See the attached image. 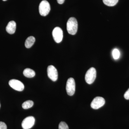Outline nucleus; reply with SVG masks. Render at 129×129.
<instances>
[{
  "label": "nucleus",
  "mask_w": 129,
  "mask_h": 129,
  "mask_svg": "<svg viewBox=\"0 0 129 129\" xmlns=\"http://www.w3.org/2000/svg\"><path fill=\"white\" fill-rule=\"evenodd\" d=\"M34 104V102L32 101L29 100L24 102L22 104V107L24 109H28L33 107Z\"/></svg>",
  "instance_id": "nucleus-14"
},
{
  "label": "nucleus",
  "mask_w": 129,
  "mask_h": 129,
  "mask_svg": "<svg viewBox=\"0 0 129 129\" xmlns=\"http://www.w3.org/2000/svg\"><path fill=\"white\" fill-rule=\"evenodd\" d=\"M0 129H7L6 124L4 122H0Z\"/></svg>",
  "instance_id": "nucleus-17"
},
{
  "label": "nucleus",
  "mask_w": 129,
  "mask_h": 129,
  "mask_svg": "<svg viewBox=\"0 0 129 129\" xmlns=\"http://www.w3.org/2000/svg\"><path fill=\"white\" fill-rule=\"evenodd\" d=\"M35 41V39L33 36H29L25 40V46L27 48H30L33 45Z\"/></svg>",
  "instance_id": "nucleus-11"
},
{
  "label": "nucleus",
  "mask_w": 129,
  "mask_h": 129,
  "mask_svg": "<svg viewBox=\"0 0 129 129\" xmlns=\"http://www.w3.org/2000/svg\"><path fill=\"white\" fill-rule=\"evenodd\" d=\"M23 74L25 77L28 78H33L35 75V71L29 68H27L24 69L23 71Z\"/></svg>",
  "instance_id": "nucleus-12"
},
{
  "label": "nucleus",
  "mask_w": 129,
  "mask_h": 129,
  "mask_svg": "<svg viewBox=\"0 0 129 129\" xmlns=\"http://www.w3.org/2000/svg\"><path fill=\"white\" fill-rule=\"evenodd\" d=\"M118 1L119 0H103L105 5L109 7L115 6L118 3Z\"/></svg>",
  "instance_id": "nucleus-13"
},
{
  "label": "nucleus",
  "mask_w": 129,
  "mask_h": 129,
  "mask_svg": "<svg viewBox=\"0 0 129 129\" xmlns=\"http://www.w3.org/2000/svg\"><path fill=\"white\" fill-rule=\"evenodd\" d=\"M96 72L94 68H91L88 70L86 73L85 80L86 82L89 84H92L96 78Z\"/></svg>",
  "instance_id": "nucleus-3"
},
{
  "label": "nucleus",
  "mask_w": 129,
  "mask_h": 129,
  "mask_svg": "<svg viewBox=\"0 0 129 129\" xmlns=\"http://www.w3.org/2000/svg\"><path fill=\"white\" fill-rule=\"evenodd\" d=\"M3 1H7V0H3Z\"/></svg>",
  "instance_id": "nucleus-20"
},
{
  "label": "nucleus",
  "mask_w": 129,
  "mask_h": 129,
  "mask_svg": "<svg viewBox=\"0 0 129 129\" xmlns=\"http://www.w3.org/2000/svg\"><path fill=\"white\" fill-rule=\"evenodd\" d=\"M105 103V100L102 97L95 98L91 103V107L93 109H97L103 107Z\"/></svg>",
  "instance_id": "nucleus-5"
},
{
  "label": "nucleus",
  "mask_w": 129,
  "mask_h": 129,
  "mask_svg": "<svg viewBox=\"0 0 129 129\" xmlns=\"http://www.w3.org/2000/svg\"><path fill=\"white\" fill-rule=\"evenodd\" d=\"M0 107H1V104H0Z\"/></svg>",
  "instance_id": "nucleus-21"
},
{
  "label": "nucleus",
  "mask_w": 129,
  "mask_h": 129,
  "mask_svg": "<svg viewBox=\"0 0 129 129\" xmlns=\"http://www.w3.org/2000/svg\"><path fill=\"white\" fill-rule=\"evenodd\" d=\"M47 75L48 78L53 81H55L58 79V72L56 69L53 65H50L47 68Z\"/></svg>",
  "instance_id": "nucleus-9"
},
{
  "label": "nucleus",
  "mask_w": 129,
  "mask_h": 129,
  "mask_svg": "<svg viewBox=\"0 0 129 129\" xmlns=\"http://www.w3.org/2000/svg\"><path fill=\"white\" fill-rule=\"evenodd\" d=\"M78 23L75 18H70L67 23V30L69 34L72 35L76 34L78 30Z\"/></svg>",
  "instance_id": "nucleus-1"
},
{
  "label": "nucleus",
  "mask_w": 129,
  "mask_h": 129,
  "mask_svg": "<svg viewBox=\"0 0 129 129\" xmlns=\"http://www.w3.org/2000/svg\"><path fill=\"white\" fill-rule=\"evenodd\" d=\"M124 97L127 100H129V88L125 93Z\"/></svg>",
  "instance_id": "nucleus-18"
},
{
  "label": "nucleus",
  "mask_w": 129,
  "mask_h": 129,
  "mask_svg": "<svg viewBox=\"0 0 129 129\" xmlns=\"http://www.w3.org/2000/svg\"><path fill=\"white\" fill-rule=\"evenodd\" d=\"M50 6L47 1L44 0L40 3L39 6V11L41 16H47L50 12Z\"/></svg>",
  "instance_id": "nucleus-2"
},
{
  "label": "nucleus",
  "mask_w": 129,
  "mask_h": 129,
  "mask_svg": "<svg viewBox=\"0 0 129 129\" xmlns=\"http://www.w3.org/2000/svg\"><path fill=\"white\" fill-rule=\"evenodd\" d=\"M53 39L56 43H59L62 41L63 35L62 29L59 27L54 28L52 32Z\"/></svg>",
  "instance_id": "nucleus-6"
},
{
  "label": "nucleus",
  "mask_w": 129,
  "mask_h": 129,
  "mask_svg": "<svg viewBox=\"0 0 129 129\" xmlns=\"http://www.w3.org/2000/svg\"><path fill=\"white\" fill-rule=\"evenodd\" d=\"M66 90L67 94L70 96L73 95L74 94L75 91V83L73 78H70L67 80Z\"/></svg>",
  "instance_id": "nucleus-4"
},
{
  "label": "nucleus",
  "mask_w": 129,
  "mask_h": 129,
  "mask_svg": "<svg viewBox=\"0 0 129 129\" xmlns=\"http://www.w3.org/2000/svg\"><path fill=\"white\" fill-rule=\"evenodd\" d=\"M58 129H69L68 126L65 122H61L58 126Z\"/></svg>",
  "instance_id": "nucleus-16"
},
{
  "label": "nucleus",
  "mask_w": 129,
  "mask_h": 129,
  "mask_svg": "<svg viewBox=\"0 0 129 129\" xmlns=\"http://www.w3.org/2000/svg\"><path fill=\"white\" fill-rule=\"evenodd\" d=\"M35 118L33 116H29L25 118L22 123V126L23 129H29L32 128L35 124Z\"/></svg>",
  "instance_id": "nucleus-8"
},
{
  "label": "nucleus",
  "mask_w": 129,
  "mask_h": 129,
  "mask_svg": "<svg viewBox=\"0 0 129 129\" xmlns=\"http://www.w3.org/2000/svg\"><path fill=\"white\" fill-rule=\"evenodd\" d=\"M112 56L114 59L117 60L120 57V52L117 48L114 49L112 51Z\"/></svg>",
  "instance_id": "nucleus-15"
},
{
  "label": "nucleus",
  "mask_w": 129,
  "mask_h": 129,
  "mask_svg": "<svg viewBox=\"0 0 129 129\" xmlns=\"http://www.w3.org/2000/svg\"><path fill=\"white\" fill-rule=\"evenodd\" d=\"M16 24L14 21H11L8 23L6 28V30L10 34H13L16 31Z\"/></svg>",
  "instance_id": "nucleus-10"
},
{
  "label": "nucleus",
  "mask_w": 129,
  "mask_h": 129,
  "mask_svg": "<svg viewBox=\"0 0 129 129\" xmlns=\"http://www.w3.org/2000/svg\"><path fill=\"white\" fill-rule=\"evenodd\" d=\"M57 1L58 3V4L61 5V4H62L63 3L65 0H57Z\"/></svg>",
  "instance_id": "nucleus-19"
},
{
  "label": "nucleus",
  "mask_w": 129,
  "mask_h": 129,
  "mask_svg": "<svg viewBox=\"0 0 129 129\" xmlns=\"http://www.w3.org/2000/svg\"><path fill=\"white\" fill-rule=\"evenodd\" d=\"M9 84L12 88L18 91H22L24 89L23 83L17 80H11L9 81Z\"/></svg>",
  "instance_id": "nucleus-7"
}]
</instances>
